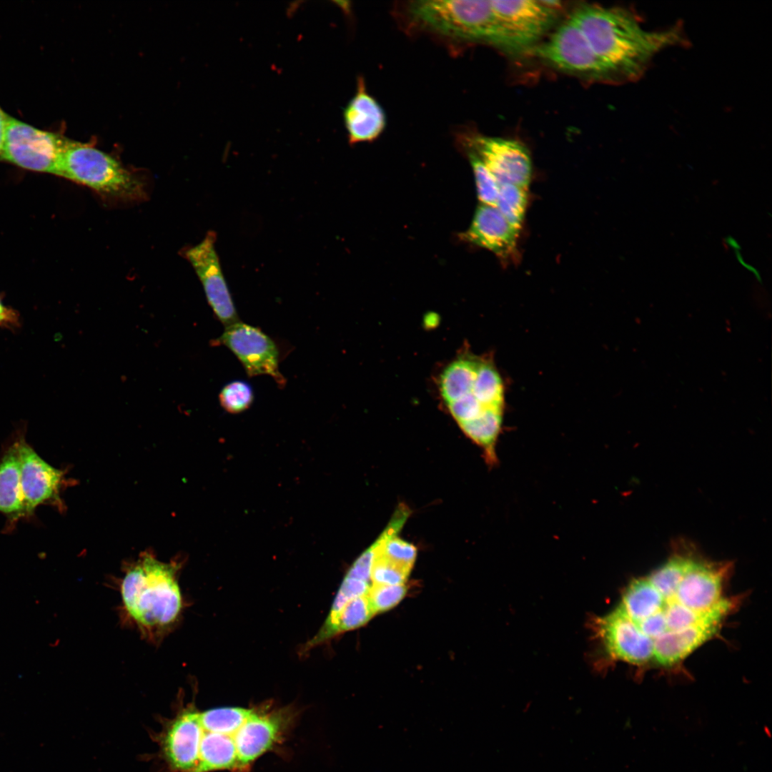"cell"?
I'll return each instance as SVG.
<instances>
[{
	"label": "cell",
	"instance_id": "obj_1",
	"mask_svg": "<svg viewBox=\"0 0 772 772\" xmlns=\"http://www.w3.org/2000/svg\"><path fill=\"white\" fill-rule=\"evenodd\" d=\"M437 386L443 405L463 433L482 448L488 465H496L505 399L504 381L492 355L462 352L442 370Z\"/></svg>",
	"mask_w": 772,
	"mask_h": 772
},
{
	"label": "cell",
	"instance_id": "obj_2",
	"mask_svg": "<svg viewBox=\"0 0 772 772\" xmlns=\"http://www.w3.org/2000/svg\"><path fill=\"white\" fill-rule=\"evenodd\" d=\"M569 18L609 69L614 81L639 78L658 52L685 41L681 28L647 31L634 13L621 8L583 6Z\"/></svg>",
	"mask_w": 772,
	"mask_h": 772
},
{
	"label": "cell",
	"instance_id": "obj_3",
	"mask_svg": "<svg viewBox=\"0 0 772 772\" xmlns=\"http://www.w3.org/2000/svg\"><path fill=\"white\" fill-rule=\"evenodd\" d=\"M179 565L144 553L127 569L120 592L124 610L144 636L157 640L177 623L183 597L177 580Z\"/></svg>",
	"mask_w": 772,
	"mask_h": 772
},
{
	"label": "cell",
	"instance_id": "obj_4",
	"mask_svg": "<svg viewBox=\"0 0 772 772\" xmlns=\"http://www.w3.org/2000/svg\"><path fill=\"white\" fill-rule=\"evenodd\" d=\"M408 11L417 24L440 34L517 51L491 1H416Z\"/></svg>",
	"mask_w": 772,
	"mask_h": 772
},
{
	"label": "cell",
	"instance_id": "obj_5",
	"mask_svg": "<svg viewBox=\"0 0 772 772\" xmlns=\"http://www.w3.org/2000/svg\"><path fill=\"white\" fill-rule=\"evenodd\" d=\"M57 175L107 197L137 199L144 195L142 182L114 157L91 145L67 138Z\"/></svg>",
	"mask_w": 772,
	"mask_h": 772
},
{
	"label": "cell",
	"instance_id": "obj_6",
	"mask_svg": "<svg viewBox=\"0 0 772 772\" xmlns=\"http://www.w3.org/2000/svg\"><path fill=\"white\" fill-rule=\"evenodd\" d=\"M66 139L9 116L0 159L30 171L57 175Z\"/></svg>",
	"mask_w": 772,
	"mask_h": 772
},
{
	"label": "cell",
	"instance_id": "obj_7",
	"mask_svg": "<svg viewBox=\"0 0 772 772\" xmlns=\"http://www.w3.org/2000/svg\"><path fill=\"white\" fill-rule=\"evenodd\" d=\"M535 54L568 72L614 81L607 66L597 56L578 26L568 18L549 38L536 46Z\"/></svg>",
	"mask_w": 772,
	"mask_h": 772
},
{
	"label": "cell",
	"instance_id": "obj_8",
	"mask_svg": "<svg viewBox=\"0 0 772 772\" xmlns=\"http://www.w3.org/2000/svg\"><path fill=\"white\" fill-rule=\"evenodd\" d=\"M212 345L228 348L242 365L249 377L269 375L280 387L286 379L281 373L279 352L275 342L260 328L239 321L224 327L212 341Z\"/></svg>",
	"mask_w": 772,
	"mask_h": 772
},
{
	"label": "cell",
	"instance_id": "obj_9",
	"mask_svg": "<svg viewBox=\"0 0 772 772\" xmlns=\"http://www.w3.org/2000/svg\"><path fill=\"white\" fill-rule=\"evenodd\" d=\"M21 463V485L25 517L34 515L36 508L51 505L62 509L60 491L64 482L63 470L46 462L26 442V427L15 431Z\"/></svg>",
	"mask_w": 772,
	"mask_h": 772
},
{
	"label": "cell",
	"instance_id": "obj_10",
	"mask_svg": "<svg viewBox=\"0 0 772 772\" xmlns=\"http://www.w3.org/2000/svg\"><path fill=\"white\" fill-rule=\"evenodd\" d=\"M203 734L200 712L192 706L182 708L166 721L156 739L169 772L194 771Z\"/></svg>",
	"mask_w": 772,
	"mask_h": 772
},
{
	"label": "cell",
	"instance_id": "obj_11",
	"mask_svg": "<svg viewBox=\"0 0 772 772\" xmlns=\"http://www.w3.org/2000/svg\"><path fill=\"white\" fill-rule=\"evenodd\" d=\"M465 148L488 167L498 183L524 188L530 183L533 167L530 153L520 142L506 138L473 134L466 137Z\"/></svg>",
	"mask_w": 772,
	"mask_h": 772
},
{
	"label": "cell",
	"instance_id": "obj_12",
	"mask_svg": "<svg viewBox=\"0 0 772 772\" xmlns=\"http://www.w3.org/2000/svg\"><path fill=\"white\" fill-rule=\"evenodd\" d=\"M491 4L518 52L536 46L555 23L560 9L558 1H491Z\"/></svg>",
	"mask_w": 772,
	"mask_h": 772
},
{
	"label": "cell",
	"instance_id": "obj_13",
	"mask_svg": "<svg viewBox=\"0 0 772 772\" xmlns=\"http://www.w3.org/2000/svg\"><path fill=\"white\" fill-rule=\"evenodd\" d=\"M216 239L214 232H208L199 244L185 251L184 257L198 275L214 315L226 327L240 320L221 269Z\"/></svg>",
	"mask_w": 772,
	"mask_h": 772
},
{
	"label": "cell",
	"instance_id": "obj_14",
	"mask_svg": "<svg viewBox=\"0 0 772 772\" xmlns=\"http://www.w3.org/2000/svg\"><path fill=\"white\" fill-rule=\"evenodd\" d=\"M597 634L613 658L633 664L653 656V642L620 608L595 622Z\"/></svg>",
	"mask_w": 772,
	"mask_h": 772
},
{
	"label": "cell",
	"instance_id": "obj_15",
	"mask_svg": "<svg viewBox=\"0 0 772 772\" xmlns=\"http://www.w3.org/2000/svg\"><path fill=\"white\" fill-rule=\"evenodd\" d=\"M520 231L515 228L495 206L480 204L462 239L494 253L503 262L518 256Z\"/></svg>",
	"mask_w": 772,
	"mask_h": 772
},
{
	"label": "cell",
	"instance_id": "obj_16",
	"mask_svg": "<svg viewBox=\"0 0 772 772\" xmlns=\"http://www.w3.org/2000/svg\"><path fill=\"white\" fill-rule=\"evenodd\" d=\"M726 566L696 561L678 584L675 593L665 601L676 602L699 613H708L726 599L721 598Z\"/></svg>",
	"mask_w": 772,
	"mask_h": 772
},
{
	"label": "cell",
	"instance_id": "obj_17",
	"mask_svg": "<svg viewBox=\"0 0 772 772\" xmlns=\"http://www.w3.org/2000/svg\"><path fill=\"white\" fill-rule=\"evenodd\" d=\"M343 120L351 144L372 142L385 129V112L369 93L362 76L357 79L355 94L343 109Z\"/></svg>",
	"mask_w": 772,
	"mask_h": 772
},
{
	"label": "cell",
	"instance_id": "obj_18",
	"mask_svg": "<svg viewBox=\"0 0 772 772\" xmlns=\"http://www.w3.org/2000/svg\"><path fill=\"white\" fill-rule=\"evenodd\" d=\"M283 729L281 719L254 711L234 735L238 768H245L273 747Z\"/></svg>",
	"mask_w": 772,
	"mask_h": 772
},
{
	"label": "cell",
	"instance_id": "obj_19",
	"mask_svg": "<svg viewBox=\"0 0 772 772\" xmlns=\"http://www.w3.org/2000/svg\"><path fill=\"white\" fill-rule=\"evenodd\" d=\"M0 513L11 523L25 517L20 456L15 432L0 458Z\"/></svg>",
	"mask_w": 772,
	"mask_h": 772
},
{
	"label": "cell",
	"instance_id": "obj_20",
	"mask_svg": "<svg viewBox=\"0 0 772 772\" xmlns=\"http://www.w3.org/2000/svg\"><path fill=\"white\" fill-rule=\"evenodd\" d=\"M718 625L703 623L665 633L653 641V658L663 665L676 663L711 638L718 630Z\"/></svg>",
	"mask_w": 772,
	"mask_h": 772
},
{
	"label": "cell",
	"instance_id": "obj_21",
	"mask_svg": "<svg viewBox=\"0 0 772 772\" xmlns=\"http://www.w3.org/2000/svg\"><path fill=\"white\" fill-rule=\"evenodd\" d=\"M238 768L233 736L204 731L198 764L194 772H212Z\"/></svg>",
	"mask_w": 772,
	"mask_h": 772
},
{
	"label": "cell",
	"instance_id": "obj_22",
	"mask_svg": "<svg viewBox=\"0 0 772 772\" xmlns=\"http://www.w3.org/2000/svg\"><path fill=\"white\" fill-rule=\"evenodd\" d=\"M663 597L648 578L633 580L625 591L619 607L635 623L659 613Z\"/></svg>",
	"mask_w": 772,
	"mask_h": 772
},
{
	"label": "cell",
	"instance_id": "obj_23",
	"mask_svg": "<svg viewBox=\"0 0 772 772\" xmlns=\"http://www.w3.org/2000/svg\"><path fill=\"white\" fill-rule=\"evenodd\" d=\"M253 712L240 707L212 708L200 713V721L204 731L234 736Z\"/></svg>",
	"mask_w": 772,
	"mask_h": 772
},
{
	"label": "cell",
	"instance_id": "obj_24",
	"mask_svg": "<svg viewBox=\"0 0 772 772\" xmlns=\"http://www.w3.org/2000/svg\"><path fill=\"white\" fill-rule=\"evenodd\" d=\"M695 562L690 558L676 555L652 573L648 579L664 599L668 598L675 593L678 584Z\"/></svg>",
	"mask_w": 772,
	"mask_h": 772
},
{
	"label": "cell",
	"instance_id": "obj_25",
	"mask_svg": "<svg viewBox=\"0 0 772 772\" xmlns=\"http://www.w3.org/2000/svg\"><path fill=\"white\" fill-rule=\"evenodd\" d=\"M527 188L515 184H500L495 207L518 230H520L528 205Z\"/></svg>",
	"mask_w": 772,
	"mask_h": 772
},
{
	"label": "cell",
	"instance_id": "obj_26",
	"mask_svg": "<svg viewBox=\"0 0 772 772\" xmlns=\"http://www.w3.org/2000/svg\"><path fill=\"white\" fill-rule=\"evenodd\" d=\"M375 613L367 595L350 600L342 609L335 630V635L357 629L365 625Z\"/></svg>",
	"mask_w": 772,
	"mask_h": 772
},
{
	"label": "cell",
	"instance_id": "obj_27",
	"mask_svg": "<svg viewBox=\"0 0 772 772\" xmlns=\"http://www.w3.org/2000/svg\"><path fill=\"white\" fill-rule=\"evenodd\" d=\"M222 407L229 413L239 414L252 405L254 394L252 387L244 380H233L226 384L219 393Z\"/></svg>",
	"mask_w": 772,
	"mask_h": 772
},
{
	"label": "cell",
	"instance_id": "obj_28",
	"mask_svg": "<svg viewBox=\"0 0 772 772\" xmlns=\"http://www.w3.org/2000/svg\"><path fill=\"white\" fill-rule=\"evenodd\" d=\"M472 168L477 194L482 204L496 205L500 184L485 165L472 152L467 151Z\"/></svg>",
	"mask_w": 772,
	"mask_h": 772
},
{
	"label": "cell",
	"instance_id": "obj_29",
	"mask_svg": "<svg viewBox=\"0 0 772 772\" xmlns=\"http://www.w3.org/2000/svg\"><path fill=\"white\" fill-rule=\"evenodd\" d=\"M411 570L385 558L374 555L371 570V582H372V584L377 585L404 584Z\"/></svg>",
	"mask_w": 772,
	"mask_h": 772
},
{
	"label": "cell",
	"instance_id": "obj_30",
	"mask_svg": "<svg viewBox=\"0 0 772 772\" xmlns=\"http://www.w3.org/2000/svg\"><path fill=\"white\" fill-rule=\"evenodd\" d=\"M407 587L400 585L372 584L367 593L370 602L375 613L385 612L397 605L405 597Z\"/></svg>",
	"mask_w": 772,
	"mask_h": 772
},
{
	"label": "cell",
	"instance_id": "obj_31",
	"mask_svg": "<svg viewBox=\"0 0 772 772\" xmlns=\"http://www.w3.org/2000/svg\"><path fill=\"white\" fill-rule=\"evenodd\" d=\"M373 557L374 550L371 545L353 563L345 576L370 583Z\"/></svg>",
	"mask_w": 772,
	"mask_h": 772
},
{
	"label": "cell",
	"instance_id": "obj_32",
	"mask_svg": "<svg viewBox=\"0 0 772 772\" xmlns=\"http://www.w3.org/2000/svg\"><path fill=\"white\" fill-rule=\"evenodd\" d=\"M370 586V583L367 582L345 576L337 593L350 601L367 595Z\"/></svg>",
	"mask_w": 772,
	"mask_h": 772
},
{
	"label": "cell",
	"instance_id": "obj_33",
	"mask_svg": "<svg viewBox=\"0 0 772 772\" xmlns=\"http://www.w3.org/2000/svg\"><path fill=\"white\" fill-rule=\"evenodd\" d=\"M21 327V317L19 312L14 308L6 312H0V328L16 331Z\"/></svg>",
	"mask_w": 772,
	"mask_h": 772
},
{
	"label": "cell",
	"instance_id": "obj_34",
	"mask_svg": "<svg viewBox=\"0 0 772 772\" xmlns=\"http://www.w3.org/2000/svg\"><path fill=\"white\" fill-rule=\"evenodd\" d=\"M8 118L9 115L0 107V159L3 149Z\"/></svg>",
	"mask_w": 772,
	"mask_h": 772
},
{
	"label": "cell",
	"instance_id": "obj_35",
	"mask_svg": "<svg viewBox=\"0 0 772 772\" xmlns=\"http://www.w3.org/2000/svg\"><path fill=\"white\" fill-rule=\"evenodd\" d=\"M11 308V307H9V306H6V305H4V303L3 302V298L0 295V312H6V311L9 310Z\"/></svg>",
	"mask_w": 772,
	"mask_h": 772
}]
</instances>
